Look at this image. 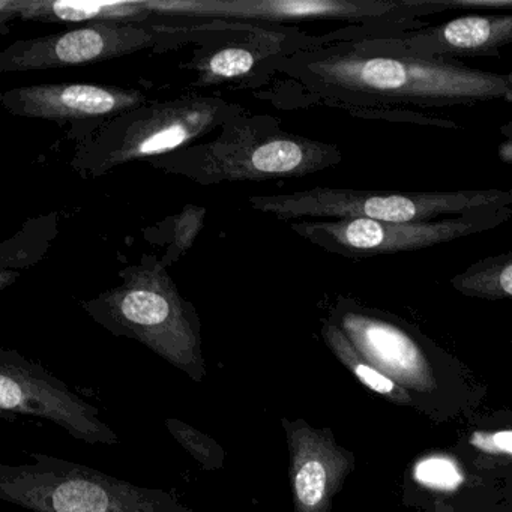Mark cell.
<instances>
[{
	"label": "cell",
	"mask_w": 512,
	"mask_h": 512,
	"mask_svg": "<svg viewBox=\"0 0 512 512\" xmlns=\"http://www.w3.org/2000/svg\"><path fill=\"white\" fill-rule=\"evenodd\" d=\"M365 359L407 391L437 388L428 341L400 317L340 298L329 319Z\"/></svg>",
	"instance_id": "cell-11"
},
{
	"label": "cell",
	"mask_w": 512,
	"mask_h": 512,
	"mask_svg": "<svg viewBox=\"0 0 512 512\" xmlns=\"http://www.w3.org/2000/svg\"><path fill=\"white\" fill-rule=\"evenodd\" d=\"M206 211L199 206H187L175 220V241L172 247L167 251L166 256L163 257V263L169 266L170 263L176 262L185 250L193 245L197 233L200 232L205 220Z\"/></svg>",
	"instance_id": "cell-18"
},
{
	"label": "cell",
	"mask_w": 512,
	"mask_h": 512,
	"mask_svg": "<svg viewBox=\"0 0 512 512\" xmlns=\"http://www.w3.org/2000/svg\"><path fill=\"white\" fill-rule=\"evenodd\" d=\"M119 275V286L82 302L83 310L110 334L139 341L194 382H205L202 322L163 260L145 254Z\"/></svg>",
	"instance_id": "cell-3"
},
{
	"label": "cell",
	"mask_w": 512,
	"mask_h": 512,
	"mask_svg": "<svg viewBox=\"0 0 512 512\" xmlns=\"http://www.w3.org/2000/svg\"><path fill=\"white\" fill-rule=\"evenodd\" d=\"M0 410L47 419L88 445L121 442L98 407L17 350H0Z\"/></svg>",
	"instance_id": "cell-10"
},
{
	"label": "cell",
	"mask_w": 512,
	"mask_h": 512,
	"mask_svg": "<svg viewBox=\"0 0 512 512\" xmlns=\"http://www.w3.org/2000/svg\"><path fill=\"white\" fill-rule=\"evenodd\" d=\"M511 343H512V340H511Z\"/></svg>",
	"instance_id": "cell-21"
},
{
	"label": "cell",
	"mask_w": 512,
	"mask_h": 512,
	"mask_svg": "<svg viewBox=\"0 0 512 512\" xmlns=\"http://www.w3.org/2000/svg\"><path fill=\"white\" fill-rule=\"evenodd\" d=\"M397 38L404 49L430 58H500V49L512 44V13L458 17Z\"/></svg>",
	"instance_id": "cell-14"
},
{
	"label": "cell",
	"mask_w": 512,
	"mask_h": 512,
	"mask_svg": "<svg viewBox=\"0 0 512 512\" xmlns=\"http://www.w3.org/2000/svg\"><path fill=\"white\" fill-rule=\"evenodd\" d=\"M512 220V206H494L458 217L413 223H386L365 218L299 221L290 229L328 253L347 259L413 253L497 229Z\"/></svg>",
	"instance_id": "cell-9"
},
{
	"label": "cell",
	"mask_w": 512,
	"mask_h": 512,
	"mask_svg": "<svg viewBox=\"0 0 512 512\" xmlns=\"http://www.w3.org/2000/svg\"><path fill=\"white\" fill-rule=\"evenodd\" d=\"M164 425L173 439L202 466V469L208 472L223 469L227 452L214 437L197 430L196 427L181 419H164Z\"/></svg>",
	"instance_id": "cell-17"
},
{
	"label": "cell",
	"mask_w": 512,
	"mask_h": 512,
	"mask_svg": "<svg viewBox=\"0 0 512 512\" xmlns=\"http://www.w3.org/2000/svg\"><path fill=\"white\" fill-rule=\"evenodd\" d=\"M322 337L328 349L334 353L335 358L370 391L382 395L391 403L398 406H410L413 403L409 391L397 382L386 376L379 368L374 367L368 359H365L356 347L350 343L343 331L331 320H325L322 325Z\"/></svg>",
	"instance_id": "cell-15"
},
{
	"label": "cell",
	"mask_w": 512,
	"mask_h": 512,
	"mask_svg": "<svg viewBox=\"0 0 512 512\" xmlns=\"http://www.w3.org/2000/svg\"><path fill=\"white\" fill-rule=\"evenodd\" d=\"M269 71L289 77L298 106L334 107L356 118L460 128L422 112L512 103V73L415 55L397 37L355 38L280 55Z\"/></svg>",
	"instance_id": "cell-1"
},
{
	"label": "cell",
	"mask_w": 512,
	"mask_h": 512,
	"mask_svg": "<svg viewBox=\"0 0 512 512\" xmlns=\"http://www.w3.org/2000/svg\"><path fill=\"white\" fill-rule=\"evenodd\" d=\"M220 22L199 25L157 23L97 22L71 31L17 41L0 53V73H32L100 64L146 49L163 46L166 41L205 40L217 31Z\"/></svg>",
	"instance_id": "cell-7"
},
{
	"label": "cell",
	"mask_w": 512,
	"mask_h": 512,
	"mask_svg": "<svg viewBox=\"0 0 512 512\" xmlns=\"http://www.w3.org/2000/svg\"><path fill=\"white\" fill-rule=\"evenodd\" d=\"M341 161L343 152L338 146L284 131L280 119L272 116L245 112L224 124L215 139L193 143L148 164L208 187L302 178L332 169Z\"/></svg>",
	"instance_id": "cell-2"
},
{
	"label": "cell",
	"mask_w": 512,
	"mask_h": 512,
	"mask_svg": "<svg viewBox=\"0 0 512 512\" xmlns=\"http://www.w3.org/2000/svg\"><path fill=\"white\" fill-rule=\"evenodd\" d=\"M289 451L293 512H331L334 499L355 469V455L338 445L331 428L305 419L281 418Z\"/></svg>",
	"instance_id": "cell-12"
},
{
	"label": "cell",
	"mask_w": 512,
	"mask_h": 512,
	"mask_svg": "<svg viewBox=\"0 0 512 512\" xmlns=\"http://www.w3.org/2000/svg\"><path fill=\"white\" fill-rule=\"evenodd\" d=\"M500 134L512 145V121L506 122L505 125L500 127Z\"/></svg>",
	"instance_id": "cell-20"
},
{
	"label": "cell",
	"mask_w": 512,
	"mask_h": 512,
	"mask_svg": "<svg viewBox=\"0 0 512 512\" xmlns=\"http://www.w3.org/2000/svg\"><path fill=\"white\" fill-rule=\"evenodd\" d=\"M166 19L232 20L256 25L337 20L349 25L424 28L439 14L431 0H161Z\"/></svg>",
	"instance_id": "cell-8"
},
{
	"label": "cell",
	"mask_w": 512,
	"mask_h": 512,
	"mask_svg": "<svg viewBox=\"0 0 512 512\" xmlns=\"http://www.w3.org/2000/svg\"><path fill=\"white\" fill-rule=\"evenodd\" d=\"M148 103L137 89L95 83H49L23 86L0 95V104L11 115L41 121H109Z\"/></svg>",
	"instance_id": "cell-13"
},
{
	"label": "cell",
	"mask_w": 512,
	"mask_h": 512,
	"mask_svg": "<svg viewBox=\"0 0 512 512\" xmlns=\"http://www.w3.org/2000/svg\"><path fill=\"white\" fill-rule=\"evenodd\" d=\"M455 292L485 301L512 299V250L484 257L451 278Z\"/></svg>",
	"instance_id": "cell-16"
},
{
	"label": "cell",
	"mask_w": 512,
	"mask_h": 512,
	"mask_svg": "<svg viewBox=\"0 0 512 512\" xmlns=\"http://www.w3.org/2000/svg\"><path fill=\"white\" fill-rule=\"evenodd\" d=\"M242 113L239 104L206 95L145 103L101 122L79 142L71 167L83 179L101 178L124 164L187 148Z\"/></svg>",
	"instance_id": "cell-4"
},
{
	"label": "cell",
	"mask_w": 512,
	"mask_h": 512,
	"mask_svg": "<svg viewBox=\"0 0 512 512\" xmlns=\"http://www.w3.org/2000/svg\"><path fill=\"white\" fill-rule=\"evenodd\" d=\"M491 448L496 449V452H506L512 455V433H499L490 436Z\"/></svg>",
	"instance_id": "cell-19"
},
{
	"label": "cell",
	"mask_w": 512,
	"mask_h": 512,
	"mask_svg": "<svg viewBox=\"0 0 512 512\" xmlns=\"http://www.w3.org/2000/svg\"><path fill=\"white\" fill-rule=\"evenodd\" d=\"M0 464V499L32 512H194L167 491L142 487L77 461L31 452Z\"/></svg>",
	"instance_id": "cell-5"
},
{
	"label": "cell",
	"mask_w": 512,
	"mask_h": 512,
	"mask_svg": "<svg viewBox=\"0 0 512 512\" xmlns=\"http://www.w3.org/2000/svg\"><path fill=\"white\" fill-rule=\"evenodd\" d=\"M251 208L278 220L365 218L413 223L458 217L494 206H512L511 190L371 191L317 187L274 196H253Z\"/></svg>",
	"instance_id": "cell-6"
}]
</instances>
